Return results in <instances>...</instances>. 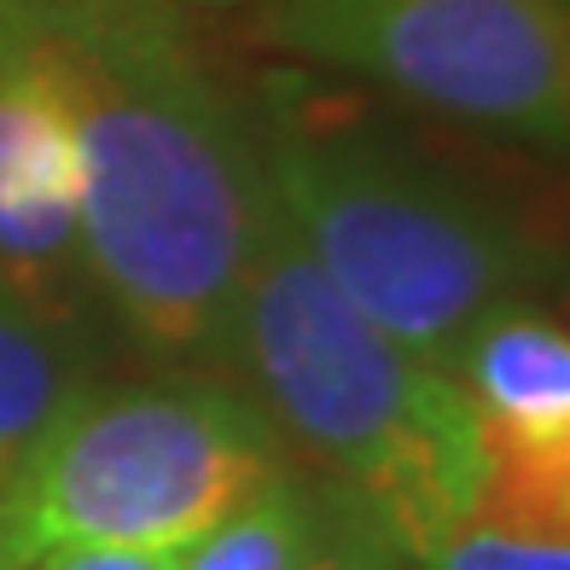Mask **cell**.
I'll use <instances>...</instances> for the list:
<instances>
[{
  "instance_id": "1",
  "label": "cell",
  "mask_w": 570,
  "mask_h": 570,
  "mask_svg": "<svg viewBox=\"0 0 570 570\" xmlns=\"http://www.w3.org/2000/svg\"><path fill=\"white\" fill-rule=\"evenodd\" d=\"M70 106L99 303L164 367H227L268 204L250 117L193 47L180 0H12Z\"/></svg>"
},
{
  "instance_id": "2",
  "label": "cell",
  "mask_w": 570,
  "mask_h": 570,
  "mask_svg": "<svg viewBox=\"0 0 570 570\" xmlns=\"http://www.w3.org/2000/svg\"><path fill=\"white\" fill-rule=\"evenodd\" d=\"M227 367L268 413L285 460L420 564L478 501V413L460 384L379 332L292 239L256 216Z\"/></svg>"
},
{
  "instance_id": "3",
  "label": "cell",
  "mask_w": 570,
  "mask_h": 570,
  "mask_svg": "<svg viewBox=\"0 0 570 570\" xmlns=\"http://www.w3.org/2000/svg\"><path fill=\"white\" fill-rule=\"evenodd\" d=\"M250 135L263 187L308 263L379 332L443 373L465 332L524 303L548 274V245L489 193L367 128L297 111L279 82L250 117Z\"/></svg>"
},
{
  "instance_id": "4",
  "label": "cell",
  "mask_w": 570,
  "mask_h": 570,
  "mask_svg": "<svg viewBox=\"0 0 570 570\" xmlns=\"http://www.w3.org/2000/svg\"><path fill=\"white\" fill-rule=\"evenodd\" d=\"M279 472L292 460L245 384L175 373L88 391L0 495V570L65 548L187 553Z\"/></svg>"
},
{
  "instance_id": "5",
  "label": "cell",
  "mask_w": 570,
  "mask_h": 570,
  "mask_svg": "<svg viewBox=\"0 0 570 570\" xmlns=\"http://www.w3.org/2000/svg\"><path fill=\"white\" fill-rule=\"evenodd\" d=\"M263 36L570 164V0H268Z\"/></svg>"
},
{
  "instance_id": "6",
  "label": "cell",
  "mask_w": 570,
  "mask_h": 570,
  "mask_svg": "<svg viewBox=\"0 0 570 570\" xmlns=\"http://www.w3.org/2000/svg\"><path fill=\"white\" fill-rule=\"evenodd\" d=\"M0 285L59 326L94 292L70 106L12 0H0Z\"/></svg>"
},
{
  "instance_id": "7",
  "label": "cell",
  "mask_w": 570,
  "mask_h": 570,
  "mask_svg": "<svg viewBox=\"0 0 570 570\" xmlns=\"http://www.w3.org/2000/svg\"><path fill=\"white\" fill-rule=\"evenodd\" d=\"M449 379L478 420L559 425L570 420V332L530 303H507L460 338Z\"/></svg>"
},
{
  "instance_id": "8",
  "label": "cell",
  "mask_w": 570,
  "mask_h": 570,
  "mask_svg": "<svg viewBox=\"0 0 570 570\" xmlns=\"http://www.w3.org/2000/svg\"><path fill=\"white\" fill-rule=\"evenodd\" d=\"M82 396L88 367L65 326L0 285V495Z\"/></svg>"
},
{
  "instance_id": "9",
  "label": "cell",
  "mask_w": 570,
  "mask_h": 570,
  "mask_svg": "<svg viewBox=\"0 0 570 570\" xmlns=\"http://www.w3.org/2000/svg\"><path fill=\"white\" fill-rule=\"evenodd\" d=\"M478 454H483V478H478L472 512L570 541V420L559 425L478 420Z\"/></svg>"
},
{
  "instance_id": "10",
  "label": "cell",
  "mask_w": 570,
  "mask_h": 570,
  "mask_svg": "<svg viewBox=\"0 0 570 570\" xmlns=\"http://www.w3.org/2000/svg\"><path fill=\"white\" fill-rule=\"evenodd\" d=\"M326 530V495L297 465L263 483L256 495L227 512L216 530H204L175 570H303Z\"/></svg>"
},
{
  "instance_id": "11",
  "label": "cell",
  "mask_w": 570,
  "mask_h": 570,
  "mask_svg": "<svg viewBox=\"0 0 570 570\" xmlns=\"http://www.w3.org/2000/svg\"><path fill=\"white\" fill-rule=\"evenodd\" d=\"M413 570H570V541L518 530L489 512H465Z\"/></svg>"
},
{
  "instance_id": "12",
  "label": "cell",
  "mask_w": 570,
  "mask_h": 570,
  "mask_svg": "<svg viewBox=\"0 0 570 570\" xmlns=\"http://www.w3.org/2000/svg\"><path fill=\"white\" fill-rule=\"evenodd\" d=\"M303 570H407V559L379 524H367L361 512H350L326 495V530H321Z\"/></svg>"
},
{
  "instance_id": "13",
  "label": "cell",
  "mask_w": 570,
  "mask_h": 570,
  "mask_svg": "<svg viewBox=\"0 0 570 570\" xmlns=\"http://www.w3.org/2000/svg\"><path fill=\"white\" fill-rule=\"evenodd\" d=\"M180 553H135V548H65L47 553L30 570H175Z\"/></svg>"
},
{
  "instance_id": "14",
  "label": "cell",
  "mask_w": 570,
  "mask_h": 570,
  "mask_svg": "<svg viewBox=\"0 0 570 570\" xmlns=\"http://www.w3.org/2000/svg\"><path fill=\"white\" fill-rule=\"evenodd\" d=\"M198 7H268V0H198Z\"/></svg>"
},
{
  "instance_id": "15",
  "label": "cell",
  "mask_w": 570,
  "mask_h": 570,
  "mask_svg": "<svg viewBox=\"0 0 570 570\" xmlns=\"http://www.w3.org/2000/svg\"><path fill=\"white\" fill-rule=\"evenodd\" d=\"M407 570H413V564H407Z\"/></svg>"
}]
</instances>
